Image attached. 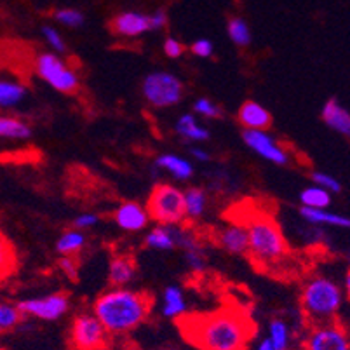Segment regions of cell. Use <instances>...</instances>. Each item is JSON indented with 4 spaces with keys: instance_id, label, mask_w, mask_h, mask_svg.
<instances>
[{
    "instance_id": "cell-1",
    "label": "cell",
    "mask_w": 350,
    "mask_h": 350,
    "mask_svg": "<svg viewBox=\"0 0 350 350\" xmlns=\"http://www.w3.org/2000/svg\"><path fill=\"white\" fill-rule=\"evenodd\" d=\"M181 336L197 350H247L256 336L253 317L235 304L176 319Z\"/></svg>"
},
{
    "instance_id": "cell-2",
    "label": "cell",
    "mask_w": 350,
    "mask_h": 350,
    "mask_svg": "<svg viewBox=\"0 0 350 350\" xmlns=\"http://www.w3.org/2000/svg\"><path fill=\"white\" fill-rule=\"evenodd\" d=\"M154 297L146 291L113 288L101 293L93 304V316L110 336L127 335L142 326L152 312Z\"/></svg>"
},
{
    "instance_id": "cell-3",
    "label": "cell",
    "mask_w": 350,
    "mask_h": 350,
    "mask_svg": "<svg viewBox=\"0 0 350 350\" xmlns=\"http://www.w3.org/2000/svg\"><path fill=\"white\" fill-rule=\"evenodd\" d=\"M247 232V256L260 269H272L288 256V243L281 225L265 213H253L244 224Z\"/></svg>"
},
{
    "instance_id": "cell-4",
    "label": "cell",
    "mask_w": 350,
    "mask_h": 350,
    "mask_svg": "<svg viewBox=\"0 0 350 350\" xmlns=\"http://www.w3.org/2000/svg\"><path fill=\"white\" fill-rule=\"evenodd\" d=\"M343 300L345 297L340 284L324 275H314L301 288V312L310 326L338 321Z\"/></svg>"
},
{
    "instance_id": "cell-5",
    "label": "cell",
    "mask_w": 350,
    "mask_h": 350,
    "mask_svg": "<svg viewBox=\"0 0 350 350\" xmlns=\"http://www.w3.org/2000/svg\"><path fill=\"white\" fill-rule=\"evenodd\" d=\"M145 209L148 213V218L164 227H178L187 219L183 190L171 183L155 185L148 196Z\"/></svg>"
},
{
    "instance_id": "cell-6",
    "label": "cell",
    "mask_w": 350,
    "mask_h": 350,
    "mask_svg": "<svg viewBox=\"0 0 350 350\" xmlns=\"http://www.w3.org/2000/svg\"><path fill=\"white\" fill-rule=\"evenodd\" d=\"M143 98L155 108L174 107L183 98V84L170 72L148 73L142 84Z\"/></svg>"
},
{
    "instance_id": "cell-7",
    "label": "cell",
    "mask_w": 350,
    "mask_h": 350,
    "mask_svg": "<svg viewBox=\"0 0 350 350\" xmlns=\"http://www.w3.org/2000/svg\"><path fill=\"white\" fill-rule=\"evenodd\" d=\"M110 340L112 336L108 335L100 321L88 312L75 316L70 326L68 342L72 350H108Z\"/></svg>"
},
{
    "instance_id": "cell-8",
    "label": "cell",
    "mask_w": 350,
    "mask_h": 350,
    "mask_svg": "<svg viewBox=\"0 0 350 350\" xmlns=\"http://www.w3.org/2000/svg\"><path fill=\"white\" fill-rule=\"evenodd\" d=\"M35 72L46 84L54 88L59 93L72 94L81 85L75 70L70 68L68 63L63 62L59 56L53 53H42L35 59Z\"/></svg>"
},
{
    "instance_id": "cell-9",
    "label": "cell",
    "mask_w": 350,
    "mask_h": 350,
    "mask_svg": "<svg viewBox=\"0 0 350 350\" xmlns=\"http://www.w3.org/2000/svg\"><path fill=\"white\" fill-rule=\"evenodd\" d=\"M301 350H350L349 333L340 321L314 324L301 342Z\"/></svg>"
},
{
    "instance_id": "cell-10",
    "label": "cell",
    "mask_w": 350,
    "mask_h": 350,
    "mask_svg": "<svg viewBox=\"0 0 350 350\" xmlns=\"http://www.w3.org/2000/svg\"><path fill=\"white\" fill-rule=\"evenodd\" d=\"M23 317H35L40 321H56L63 317L70 308V298L66 293H51L46 297L28 298L16 305Z\"/></svg>"
},
{
    "instance_id": "cell-11",
    "label": "cell",
    "mask_w": 350,
    "mask_h": 350,
    "mask_svg": "<svg viewBox=\"0 0 350 350\" xmlns=\"http://www.w3.org/2000/svg\"><path fill=\"white\" fill-rule=\"evenodd\" d=\"M243 139L254 154L275 165H288L289 154L278 139L270 136L267 131H244Z\"/></svg>"
},
{
    "instance_id": "cell-12",
    "label": "cell",
    "mask_w": 350,
    "mask_h": 350,
    "mask_svg": "<svg viewBox=\"0 0 350 350\" xmlns=\"http://www.w3.org/2000/svg\"><path fill=\"white\" fill-rule=\"evenodd\" d=\"M113 221L126 232H142L145 230L146 225L150 224V218H148V213L142 204L127 200L116 209Z\"/></svg>"
},
{
    "instance_id": "cell-13",
    "label": "cell",
    "mask_w": 350,
    "mask_h": 350,
    "mask_svg": "<svg viewBox=\"0 0 350 350\" xmlns=\"http://www.w3.org/2000/svg\"><path fill=\"white\" fill-rule=\"evenodd\" d=\"M239 124L244 127V131H267L272 126V116L258 101H244L237 112Z\"/></svg>"
},
{
    "instance_id": "cell-14",
    "label": "cell",
    "mask_w": 350,
    "mask_h": 350,
    "mask_svg": "<svg viewBox=\"0 0 350 350\" xmlns=\"http://www.w3.org/2000/svg\"><path fill=\"white\" fill-rule=\"evenodd\" d=\"M216 243L224 251L230 254H247V232L246 227L232 221L227 227L216 232Z\"/></svg>"
},
{
    "instance_id": "cell-15",
    "label": "cell",
    "mask_w": 350,
    "mask_h": 350,
    "mask_svg": "<svg viewBox=\"0 0 350 350\" xmlns=\"http://www.w3.org/2000/svg\"><path fill=\"white\" fill-rule=\"evenodd\" d=\"M136 278L135 258L127 254L113 256L110 267H108V282L113 288H124Z\"/></svg>"
},
{
    "instance_id": "cell-16",
    "label": "cell",
    "mask_w": 350,
    "mask_h": 350,
    "mask_svg": "<svg viewBox=\"0 0 350 350\" xmlns=\"http://www.w3.org/2000/svg\"><path fill=\"white\" fill-rule=\"evenodd\" d=\"M323 120L340 135L350 136V112L338 100H327L323 107Z\"/></svg>"
},
{
    "instance_id": "cell-17",
    "label": "cell",
    "mask_w": 350,
    "mask_h": 350,
    "mask_svg": "<svg viewBox=\"0 0 350 350\" xmlns=\"http://www.w3.org/2000/svg\"><path fill=\"white\" fill-rule=\"evenodd\" d=\"M112 28L117 35L122 37H138L148 28V16L139 12H122L112 21Z\"/></svg>"
},
{
    "instance_id": "cell-18",
    "label": "cell",
    "mask_w": 350,
    "mask_h": 350,
    "mask_svg": "<svg viewBox=\"0 0 350 350\" xmlns=\"http://www.w3.org/2000/svg\"><path fill=\"white\" fill-rule=\"evenodd\" d=\"M300 216L308 221L310 225H317V227H340L349 228L350 219L347 216L333 213L329 209H310V208H300Z\"/></svg>"
},
{
    "instance_id": "cell-19",
    "label": "cell",
    "mask_w": 350,
    "mask_h": 350,
    "mask_svg": "<svg viewBox=\"0 0 350 350\" xmlns=\"http://www.w3.org/2000/svg\"><path fill=\"white\" fill-rule=\"evenodd\" d=\"M187 314V301L185 295L181 291L180 286L171 284L164 289L162 295V316L167 319H180Z\"/></svg>"
},
{
    "instance_id": "cell-20",
    "label": "cell",
    "mask_w": 350,
    "mask_h": 350,
    "mask_svg": "<svg viewBox=\"0 0 350 350\" xmlns=\"http://www.w3.org/2000/svg\"><path fill=\"white\" fill-rule=\"evenodd\" d=\"M155 165H157L159 170H164L174 176L176 180H190L193 174V165L189 159L180 157V155L174 154H164L159 155L157 161H155Z\"/></svg>"
},
{
    "instance_id": "cell-21",
    "label": "cell",
    "mask_w": 350,
    "mask_h": 350,
    "mask_svg": "<svg viewBox=\"0 0 350 350\" xmlns=\"http://www.w3.org/2000/svg\"><path fill=\"white\" fill-rule=\"evenodd\" d=\"M174 129H176L178 136H181L185 142L202 143L206 142V139H209V131L197 122V119L192 113H183V116L178 119Z\"/></svg>"
},
{
    "instance_id": "cell-22",
    "label": "cell",
    "mask_w": 350,
    "mask_h": 350,
    "mask_svg": "<svg viewBox=\"0 0 350 350\" xmlns=\"http://www.w3.org/2000/svg\"><path fill=\"white\" fill-rule=\"evenodd\" d=\"M18 270V253L4 232H0V282Z\"/></svg>"
},
{
    "instance_id": "cell-23",
    "label": "cell",
    "mask_w": 350,
    "mask_h": 350,
    "mask_svg": "<svg viewBox=\"0 0 350 350\" xmlns=\"http://www.w3.org/2000/svg\"><path fill=\"white\" fill-rule=\"evenodd\" d=\"M31 136V126L12 116H0V139H27Z\"/></svg>"
},
{
    "instance_id": "cell-24",
    "label": "cell",
    "mask_w": 350,
    "mask_h": 350,
    "mask_svg": "<svg viewBox=\"0 0 350 350\" xmlns=\"http://www.w3.org/2000/svg\"><path fill=\"white\" fill-rule=\"evenodd\" d=\"M85 235L81 230H75V228H70L66 230L62 237L56 241V251H58L62 256H75L77 258L79 253H82V250L85 247Z\"/></svg>"
},
{
    "instance_id": "cell-25",
    "label": "cell",
    "mask_w": 350,
    "mask_h": 350,
    "mask_svg": "<svg viewBox=\"0 0 350 350\" xmlns=\"http://www.w3.org/2000/svg\"><path fill=\"white\" fill-rule=\"evenodd\" d=\"M145 244L152 250L157 251H171L176 247V241H174V227H164V225H157L148 232L145 239Z\"/></svg>"
},
{
    "instance_id": "cell-26",
    "label": "cell",
    "mask_w": 350,
    "mask_h": 350,
    "mask_svg": "<svg viewBox=\"0 0 350 350\" xmlns=\"http://www.w3.org/2000/svg\"><path fill=\"white\" fill-rule=\"evenodd\" d=\"M183 204H185V216L190 219H199L204 215L206 206H208V197L206 192L199 187H192L187 192H183Z\"/></svg>"
},
{
    "instance_id": "cell-27",
    "label": "cell",
    "mask_w": 350,
    "mask_h": 350,
    "mask_svg": "<svg viewBox=\"0 0 350 350\" xmlns=\"http://www.w3.org/2000/svg\"><path fill=\"white\" fill-rule=\"evenodd\" d=\"M301 208H310V209H329L333 196L326 190L319 189L316 185H310L300 193Z\"/></svg>"
},
{
    "instance_id": "cell-28",
    "label": "cell",
    "mask_w": 350,
    "mask_h": 350,
    "mask_svg": "<svg viewBox=\"0 0 350 350\" xmlns=\"http://www.w3.org/2000/svg\"><path fill=\"white\" fill-rule=\"evenodd\" d=\"M27 96V88L20 82L0 81V108H12Z\"/></svg>"
},
{
    "instance_id": "cell-29",
    "label": "cell",
    "mask_w": 350,
    "mask_h": 350,
    "mask_svg": "<svg viewBox=\"0 0 350 350\" xmlns=\"http://www.w3.org/2000/svg\"><path fill=\"white\" fill-rule=\"evenodd\" d=\"M273 350H289L291 345V329L282 319H273L269 326V338Z\"/></svg>"
},
{
    "instance_id": "cell-30",
    "label": "cell",
    "mask_w": 350,
    "mask_h": 350,
    "mask_svg": "<svg viewBox=\"0 0 350 350\" xmlns=\"http://www.w3.org/2000/svg\"><path fill=\"white\" fill-rule=\"evenodd\" d=\"M227 31H228V37H230L232 42H234L235 46L239 47L250 46L251 31L244 20H241V18H232V20L228 21Z\"/></svg>"
},
{
    "instance_id": "cell-31",
    "label": "cell",
    "mask_w": 350,
    "mask_h": 350,
    "mask_svg": "<svg viewBox=\"0 0 350 350\" xmlns=\"http://www.w3.org/2000/svg\"><path fill=\"white\" fill-rule=\"evenodd\" d=\"M20 308L16 305H0V331H9L21 323Z\"/></svg>"
},
{
    "instance_id": "cell-32",
    "label": "cell",
    "mask_w": 350,
    "mask_h": 350,
    "mask_svg": "<svg viewBox=\"0 0 350 350\" xmlns=\"http://www.w3.org/2000/svg\"><path fill=\"white\" fill-rule=\"evenodd\" d=\"M310 180L314 185L319 187V189H323V190H326V192H329L331 196H333V193L342 192V183H340L335 176H331V174H327V173H323V171H314V173H310Z\"/></svg>"
},
{
    "instance_id": "cell-33",
    "label": "cell",
    "mask_w": 350,
    "mask_h": 350,
    "mask_svg": "<svg viewBox=\"0 0 350 350\" xmlns=\"http://www.w3.org/2000/svg\"><path fill=\"white\" fill-rule=\"evenodd\" d=\"M193 112L197 116L204 117V119H219V117H224V112H221V107L216 105L215 101L208 100V98H199L193 103Z\"/></svg>"
},
{
    "instance_id": "cell-34",
    "label": "cell",
    "mask_w": 350,
    "mask_h": 350,
    "mask_svg": "<svg viewBox=\"0 0 350 350\" xmlns=\"http://www.w3.org/2000/svg\"><path fill=\"white\" fill-rule=\"evenodd\" d=\"M185 262L189 269L196 273H202L206 270V256H204V247H197V250L183 251Z\"/></svg>"
},
{
    "instance_id": "cell-35",
    "label": "cell",
    "mask_w": 350,
    "mask_h": 350,
    "mask_svg": "<svg viewBox=\"0 0 350 350\" xmlns=\"http://www.w3.org/2000/svg\"><path fill=\"white\" fill-rule=\"evenodd\" d=\"M54 18H56V21L62 25H65V27H81L82 23H84V14L82 12H79L77 9H59L56 14H54Z\"/></svg>"
},
{
    "instance_id": "cell-36",
    "label": "cell",
    "mask_w": 350,
    "mask_h": 350,
    "mask_svg": "<svg viewBox=\"0 0 350 350\" xmlns=\"http://www.w3.org/2000/svg\"><path fill=\"white\" fill-rule=\"evenodd\" d=\"M42 35H44V39H46V42L49 44V47H53L54 51H58V53H63V51L66 49L65 40H63L62 33H59V31L56 30V28L44 27L42 28Z\"/></svg>"
},
{
    "instance_id": "cell-37",
    "label": "cell",
    "mask_w": 350,
    "mask_h": 350,
    "mask_svg": "<svg viewBox=\"0 0 350 350\" xmlns=\"http://www.w3.org/2000/svg\"><path fill=\"white\" fill-rule=\"evenodd\" d=\"M58 267L65 273L70 281H77L79 279V262L75 256H62L58 262Z\"/></svg>"
},
{
    "instance_id": "cell-38",
    "label": "cell",
    "mask_w": 350,
    "mask_h": 350,
    "mask_svg": "<svg viewBox=\"0 0 350 350\" xmlns=\"http://www.w3.org/2000/svg\"><path fill=\"white\" fill-rule=\"evenodd\" d=\"M98 221H100L98 215H94V213H84V215H79L77 218L73 219V228L81 232L88 230V228H93Z\"/></svg>"
},
{
    "instance_id": "cell-39",
    "label": "cell",
    "mask_w": 350,
    "mask_h": 350,
    "mask_svg": "<svg viewBox=\"0 0 350 350\" xmlns=\"http://www.w3.org/2000/svg\"><path fill=\"white\" fill-rule=\"evenodd\" d=\"M164 53H165V56H167V58L176 59V58H180V56H183V53H185V47H183V44H181L180 40L165 39Z\"/></svg>"
},
{
    "instance_id": "cell-40",
    "label": "cell",
    "mask_w": 350,
    "mask_h": 350,
    "mask_svg": "<svg viewBox=\"0 0 350 350\" xmlns=\"http://www.w3.org/2000/svg\"><path fill=\"white\" fill-rule=\"evenodd\" d=\"M190 51L196 54L197 58H209V56H213V51L215 49H213V44L209 40L199 39L192 44Z\"/></svg>"
},
{
    "instance_id": "cell-41",
    "label": "cell",
    "mask_w": 350,
    "mask_h": 350,
    "mask_svg": "<svg viewBox=\"0 0 350 350\" xmlns=\"http://www.w3.org/2000/svg\"><path fill=\"white\" fill-rule=\"evenodd\" d=\"M165 23H167V16L164 11H157L148 16V28L150 30H161L165 27Z\"/></svg>"
},
{
    "instance_id": "cell-42",
    "label": "cell",
    "mask_w": 350,
    "mask_h": 350,
    "mask_svg": "<svg viewBox=\"0 0 350 350\" xmlns=\"http://www.w3.org/2000/svg\"><path fill=\"white\" fill-rule=\"evenodd\" d=\"M190 155L199 162H208L209 159H211V155H209L204 148H199V146H192V148H190Z\"/></svg>"
},
{
    "instance_id": "cell-43",
    "label": "cell",
    "mask_w": 350,
    "mask_h": 350,
    "mask_svg": "<svg viewBox=\"0 0 350 350\" xmlns=\"http://www.w3.org/2000/svg\"><path fill=\"white\" fill-rule=\"evenodd\" d=\"M256 350H273L272 349V345H270V342L269 340H262V342H260V345L256 347Z\"/></svg>"
},
{
    "instance_id": "cell-44",
    "label": "cell",
    "mask_w": 350,
    "mask_h": 350,
    "mask_svg": "<svg viewBox=\"0 0 350 350\" xmlns=\"http://www.w3.org/2000/svg\"><path fill=\"white\" fill-rule=\"evenodd\" d=\"M343 289H345V293H349V289H350V273L349 272L345 273V288Z\"/></svg>"
},
{
    "instance_id": "cell-45",
    "label": "cell",
    "mask_w": 350,
    "mask_h": 350,
    "mask_svg": "<svg viewBox=\"0 0 350 350\" xmlns=\"http://www.w3.org/2000/svg\"><path fill=\"white\" fill-rule=\"evenodd\" d=\"M157 350H178V349H173V347H164V349H157Z\"/></svg>"
},
{
    "instance_id": "cell-46",
    "label": "cell",
    "mask_w": 350,
    "mask_h": 350,
    "mask_svg": "<svg viewBox=\"0 0 350 350\" xmlns=\"http://www.w3.org/2000/svg\"><path fill=\"white\" fill-rule=\"evenodd\" d=\"M120 350H133L131 347H126V349H120Z\"/></svg>"
}]
</instances>
